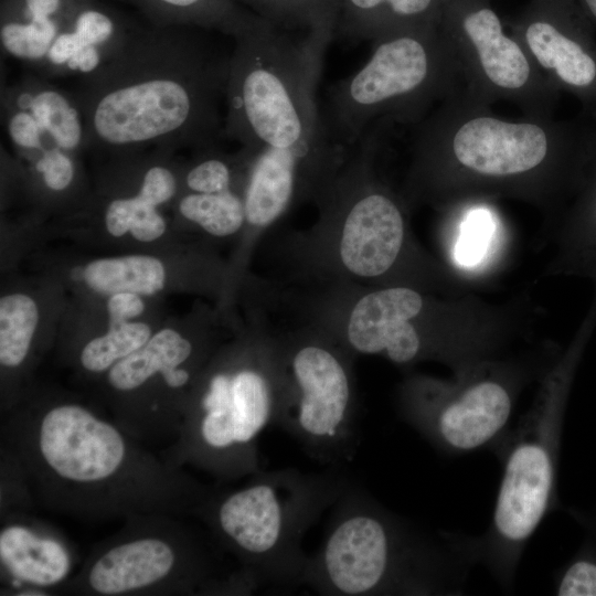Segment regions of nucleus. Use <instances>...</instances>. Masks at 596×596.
Returning <instances> with one entry per match:
<instances>
[{
  "label": "nucleus",
  "mask_w": 596,
  "mask_h": 596,
  "mask_svg": "<svg viewBox=\"0 0 596 596\" xmlns=\"http://www.w3.org/2000/svg\"><path fill=\"white\" fill-rule=\"evenodd\" d=\"M232 50L181 33L128 36L72 92L85 148L119 156L203 149L223 138Z\"/></svg>",
  "instance_id": "obj_2"
},
{
  "label": "nucleus",
  "mask_w": 596,
  "mask_h": 596,
  "mask_svg": "<svg viewBox=\"0 0 596 596\" xmlns=\"http://www.w3.org/2000/svg\"><path fill=\"white\" fill-rule=\"evenodd\" d=\"M143 322L109 324L107 332L88 340L77 354L79 368L89 374H104L114 364L141 348L152 336Z\"/></svg>",
  "instance_id": "obj_26"
},
{
  "label": "nucleus",
  "mask_w": 596,
  "mask_h": 596,
  "mask_svg": "<svg viewBox=\"0 0 596 596\" xmlns=\"http://www.w3.org/2000/svg\"><path fill=\"white\" fill-rule=\"evenodd\" d=\"M178 211L206 233L221 237L235 234L246 222L244 192L236 190L187 192L178 201Z\"/></svg>",
  "instance_id": "obj_24"
},
{
  "label": "nucleus",
  "mask_w": 596,
  "mask_h": 596,
  "mask_svg": "<svg viewBox=\"0 0 596 596\" xmlns=\"http://www.w3.org/2000/svg\"><path fill=\"white\" fill-rule=\"evenodd\" d=\"M349 480L336 472L263 469L232 490L213 492L193 511L232 555L254 592L302 585L309 554L302 541Z\"/></svg>",
  "instance_id": "obj_4"
},
{
  "label": "nucleus",
  "mask_w": 596,
  "mask_h": 596,
  "mask_svg": "<svg viewBox=\"0 0 596 596\" xmlns=\"http://www.w3.org/2000/svg\"><path fill=\"white\" fill-rule=\"evenodd\" d=\"M280 387V349L256 343L223 354L202 371L161 456L222 482L259 472L258 438L276 423Z\"/></svg>",
  "instance_id": "obj_7"
},
{
  "label": "nucleus",
  "mask_w": 596,
  "mask_h": 596,
  "mask_svg": "<svg viewBox=\"0 0 596 596\" xmlns=\"http://www.w3.org/2000/svg\"><path fill=\"white\" fill-rule=\"evenodd\" d=\"M584 155L596 167V119H589L585 140ZM588 205L596 217V178L588 191Z\"/></svg>",
  "instance_id": "obj_34"
},
{
  "label": "nucleus",
  "mask_w": 596,
  "mask_h": 596,
  "mask_svg": "<svg viewBox=\"0 0 596 596\" xmlns=\"http://www.w3.org/2000/svg\"><path fill=\"white\" fill-rule=\"evenodd\" d=\"M462 88L447 39L422 25L374 42L369 61L328 88L321 113L331 137L354 146L380 120L414 127Z\"/></svg>",
  "instance_id": "obj_8"
},
{
  "label": "nucleus",
  "mask_w": 596,
  "mask_h": 596,
  "mask_svg": "<svg viewBox=\"0 0 596 596\" xmlns=\"http://www.w3.org/2000/svg\"><path fill=\"white\" fill-rule=\"evenodd\" d=\"M1 106L28 109L45 137L60 148L74 153L85 148L84 119L74 95L47 78L33 73L6 86Z\"/></svg>",
  "instance_id": "obj_18"
},
{
  "label": "nucleus",
  "mask_w": 596,
  "mask_h": 596,
  "mask_svg": "<svg viewBox=\"0 0 596 596\" xmlns=\"http://www.w3.org/2000/svg\"><path fill=\"white\" fill-rule=\"evenodd\" d=\"M167 223L157 207L141 211L134 217L129 233L139 242L149 243L161 237Z\"/></svg>",
  "instance_id": "obj_33"
},
{
  "label": "nucleus",
  "mask_w": 596,
  "mask_h": 596,
  "mask_svg": "<svg viewBox=\"0 0 596 596\" xmlns=\"http://www.w3.org/2000/svg\"><path fill=\"white\" fill-rule=\"evenodd\" d=\"M145 311V302L140 295L135 292H116L107 300L109 324L128 322Z\"/></svg>",
  "instance_id": "obj_32"
},
{
  "label": "nucleus",
  "mask_w": 596,
  "mask_h": 596,
  "mask_svg": "<svg viewBox=\"0 0 596 596\" xmlns=\"http://www.w3.org/2000/svg\"><path fill=\"white\" fill-rule=\"evenodd\" d=\"M512 409V392L496 379H478L456 390L413 383L402 403L406 423L447 455L491 448L508 429Z\"/></svg>",
  "instance_id": "obj_13"
},
{
  "label": "nucleus",
  "mask_w": 596,
  "mask_h": 596,
  "mask_svg": "<svg viewBox=\"0 0 596 596\" xmlns=\"http://www.w3.org/2000/svg\"><path fill=\"white\" fill-rule=\"evenodd\" d=\"M164 6L171 7L179 11H189L198 6H201L204 0H157Z\"/></svg>",
  "instance_id": "obj_36"
},
{
  "label": "nucleus",
  "mask_w": 596,
  "mask_h": 596,
  "mask_svg": "<svg viewBox=\"0 0 596 596\" xmlns=\"http://www.w3.org/2000/svg\"><path fill=\"white\" fill-rule=\"evenodd\" d=\"M22 155L32 159L35 173L50 192H66L75 183L77 167L74 152L47 141L42 149Z\"/></svg>",
  "instance_id": "obj_27"
},
{
  "label": "nucleus",
  "mask_w": 596,
  "mask_h": 596,
  "mask_svg": "<svg viewBox=\"0 0 596 596\" xmlns=\"http://www.w3.org/2000/svg\"><path fill=\"white\" fill-rule=\"evenodd\" d=\"M1 108L7 135L19 152L40 150L50 141L28 109L10 106H1Z\"/></svg>",
  "instance_id": "obj_30"
},
{
  "label": "nucleus",
  "mask_w": 596,
  "mask_h": 596,
  "mask_svg": "<svg viewBox=\"0 0 596 596\" xmlns=\"http://www.w3.org/2000/svg\"><path fill=\"white\" fill-rule=\"evenodd\" d=\"M169 513L124 519L98 542L54 594L76 596L216 595L225 574L217 571L207 540Z\"/></svg>",
  "instance_id": "obj_9"
},
{
  "label": "nucleus",
  "mask_w": 596,
  "mask_h": 596,
  "mask_svg": "<svg viewBox=\"0 0 596 596\" xmlns=\"http://www.w3.org/2000/svg\"><path fill=\"white\" fill-rule=\"evenodd\" d=\"M194 361H204V355L192 340L174 329H161L141 348L104 373L108 401L136 390L155 370L164 364Z\"/></svg>",
  "instance_id": "obj_19"
},
{
  "label": "nucleus",
  "mask_w": 596,
  "mask_h": 596,
  "mask_svg": "<svg viewBox=\"0 0 596 596\" xmlns=\"http://www.w3.org/2000/svg\"><path fill=\"white\" fill-rule=\"evenodd\" d=\"M355 15L345 31L351 39L377 42L396 33L422 26L435 0H347Z\"/></svg>",
  "instance_id": "obj_22"
},
{
  "label": "nucleus",
  "mask_w": 596,
  "mask_h": 596,
  "mask_svg": "<svg viewBox=\"0 0 596 596\" xmlns=\"http://www.w3.org/2000/svg\"><path fill=\"white\" fill-rule=\"evenodd\" d=\"M0 519L31 513L36 505L25 472L6 449L0 448Z\"/></svg>",
  "instance_id": "obj_28"
},
{
  "label": "nucleus",
  "mask_w": 596,
  "mask_h": 596,
  "mask_svg": "<svg viewBox=\"0 0 596 596\" xmlns=\"http://www.w3.org/2000/svg\"><path fill=\"white\" fill-rule=\"evenodd\" d=\"M560 596H596V563L578 558L565 567L555 583Z\"/></svg>",
  "instance_id": "obj_31"
},
{
  "label": "nucleus",
  "mask_w": 596,
  "mask_h": 596,
  "mask_svg": "<svg viewBox=\"0 0 596 596\" xmlns=\"http://www.w3.org/2000/svg\"><path fill=\"white\" fill-rule=\"evenodd\" d=\"M443 34L459 64L465 91L492 105L514 104L523 115L553 117L561 92L536 68L520 41L508 35L487 7L465 9Z\"/></svg>",
  "instance_id": "obj_12"
},
{
  "label": "nucleus",
  "mask_w": 596,
  "mask_h": 596,
  "mask_svg": "<svg viewBox=\"0 0 596 596\" xmlns=\"http://www.w3.org/2000/svg\"><path fill=\"white\" fill-rule=\"evenodd\" d=\"M0 570L4 592L34 587L50 594L74 573V553L64 535L31 513L1 518Z\"/></svg>",
  "instance_id": "obj_16"
},
{
  "label": "nucleus",
  "mask_w": 596,
  "mask_h": 596,
  "mask_svg": "<svg viewBox=\"0 0 596 596\" xmlns=\"http://www.w3.org/2000/svg\"><path fill=\"white\" fill-rule=\"evenodd\" d=\"M581 6L584 9V14L590 20L596 22V0H579Z\"/></svg>",
  "instance_id": "obj_37"
},
{
  "label": "nucleus",
  "mask_w": 596,
  "mask_h": 596,
  "mask_svg": "<svg viewBox=\"0 0 596 596\" xmlns=\"http://www.w3.org/2000/svg\"><path fill=\"white\" fill-rule=\"evenodd\" d=\"M28 18H50L57 13L61 0H24Z\"/></svg>",
  "instance_id": "obj_35"
},
{
  "label": "nucleus",
  "mask_w": 596,
  "mask_h": 596,
  "mask_svg": "<svg viewBox=\"0 0 596 596\" xmlns=\"http://www.w3.org/2000/svg\"><path fill=\"white\" fill-rule=\"evenodd\" d=\"M302 585L329 596L460 595L476 564L469 536L432 533L348 482Z\"/></svg>",
  "instance_id": "obj_3"
},
{
  "label": "nucleus",
  "mask_w": 596,
  "mask_h": 596,
  "mask_svg": "<svg viewBox=\"0 0 596 596\" xmlns=\"http://www.w3.org/2000/svg\"><path fill=\"white\" fill-rule=\"evenodd\" d=\"M529 19L515 31L531 61L561 93L574 96L596 119V42L583 12L573 7Z\"/></svg>",
  "instance_id": "obj_15"
},
{
  "label": "nucleus",
  "mask_w": 596,
  "mask_h": 596,
  "mask_svg": "<svg viewBox=\"0 0 596 596\" xmlns=\"http://www.w3.org/2000/svg\"><path fill=\"white\" fill-rule=\"evenodd\" d=\"M587 124L588 118L501 117L462 88L413 127L415 167L426 178L453 170L512 182L576 162Z\"/></svg>",
  "instance_id": "obj_5"
},
{
  "label": "nucleus",
  "mask_w": 596,
  "mask_h": 596,
  "mask_svg": "<svg viewBox=\"0 0 596 596\" xmlns=\"http://www.w3.org/2000/svg\"><path fill=\"white\" fill-rule=\"evenodd\" d=\"M85 284L95 292H135L151 296L166 285L163 263L150 255H125L89 262L83 269Z\"/></svg>",
  "instance_id": "obj_21"
},
{
  "label": "nucleus",
  "mask_w": 596,
  "mask_h": 596,
  "mask_svg": "<svg viewBox=\"0 0 596 596\" xmlns=\"http://www.w3.org/2000/svg\"><path fill=\"white\" fill-rule=\"evenodd\" d=\"M280 398L276 425L315 461L350 462L358 445L353 379L345 356L320 341L280 349Z\"/></svg>",
  "instance_id": "obj_11"
},
{
  "label": "nucleus",
  "mask_w": 596,
  "mask_h": 596,
  "mask_svg": "<svg viewBox=\"0 0 596 596\" xmlns=\"http://www.w3.org/2000/svg\"><path fill=\"white\" fill-rule=\"evenodd\" d=\"M422 308V296L406 287L362 296L353 306L345 328L349 349L365 355L383 354L396 364L415 361L423 352V342L409 321Z\"/></svg>",
  "instance_id": "obj_17"
},
{
  "label": "nucleus",
  "mask_w": 596,
  "mask_h": 596,
  "mask_svg": "<svg viewBox=\"0 0 596 596\" xmlns=\"http://www.w3.org/2000/svg\"><path fill=\"white\" fill-rule=\"evenodd\" d=\"M39 322V307L25 294L0 299V364L3 373L23 372L30 360Z\"/></svg>",
  "instance_id": "obj_23"
},
{
  "label": "nucleus",
  "mask_w": 596,
  "mask_h": 596,
  "mask_svg": "<svg viewBox=\"0 0 596 596\" xmlns=\"http://www.w3.org/2000/svg\"><path fill=\"white\" fill-rule=\"evenodd\" d=\"M345 160V147L328 128L292 148H263L256 152L244 193L246 223L265 227L296 198L318 195Z\"/></svg>",
  "instance_id": "obj_14"
},
{
  "label": "nucleus",
  "mask_w": 596,
  "mask_h": 596,
  "mask_svg": "<svg viewBox=\"0 0 596 596\" xmlns=\"http://www.w3.org/2000/svg\"><path fill=\"white\" fill-rule=\"evenodd\" d=\"M0 424V448L24 470L36 505L56 514L191 517L214 490L75 398L22 396Z\"/></svg>",
  "instance_id": "obj_1"
},
{
  "label": "nucleus",
  "mask_w": 596,
  "mask_h": 596,
  "mask_svg": "<svg viewBox=\"0 0 596 596\" xmlns=\"http://www.w3.org/2000/svg\"><path fill=\"white\" fill-rule=\"evenodd\" d=\"M235 39L223 138L257 152L296 147L327 128L317 88L329 28L291 38L262 25Z\"/></svg>",
  "instance_id": "obj_6"
},
{
  "label": "nucleus",
  "mask_w": 596,
  "mask_h": 596,
  "mask_svg": "<svg viewBox=\"0 0 596 596\" xmlns=\"http://www.w3.org/2000/svg\"><path fill=\"white\" fill-rule=\"evenodd\" d=\"M214 147L203 148V152L187 169L183 183L188 192L238 191L240 178L249 174L256 151L242 147L237 153L226 155Z\"/></svg>",
  "instance_id": "obj_25"
},
{
  "label": "nucleus",
  "mask_w": 596,
  "mask_h": 596,
  "mask_svg": "<svg viewBox=\"0 0 596 596\" xmlns=\"http://www.w3.org/2000/svg\"><path fill=\"white\" fill-rule=\"evenodd\" d=\"M494 231L491 212L485 207L470 209L461 223L455 256L459 264L472 266L486 253Z\"/></svg>",
  "instance_id": "obj_29"
},
{
  "label": "nucleus",
  "mask_w": 596,
  "mask_h": 596,
  "mask_svg": "<svg viewBox=\"0 0 596 596\" xmlns=\"http://www.w3.org/2000/svg\"><path fill=\"white\" fill-rule=\"evenodd\" d=\"M168 151L155 150L153 157L146 162L136 192L119 195L108 201L104 221L106 230L115 237L129 232L132 216L143 207H159L173 200L179 190L175 169L164 157Z\"/></svg>",
  "instance_id": "obj_20"
},
{
  "label": "nucleus",
  "mask_w": 596,
  "mask_h": 596,
  "mask_svg": "<svg viewBox=\"0 0 596 596\" xmlns=\"http://www.w3.org/2000/svg\"><path fill=\"white\" fill-rule=\"evenodd\" d=\"M561 427L557 394L546 393L490 448L501 462V480L490 525L470 538V545L476 564H483L507 590L528 542L555 504Z\"/></svg>",
  "instance_id": "obj_10"
}]
</instances>
